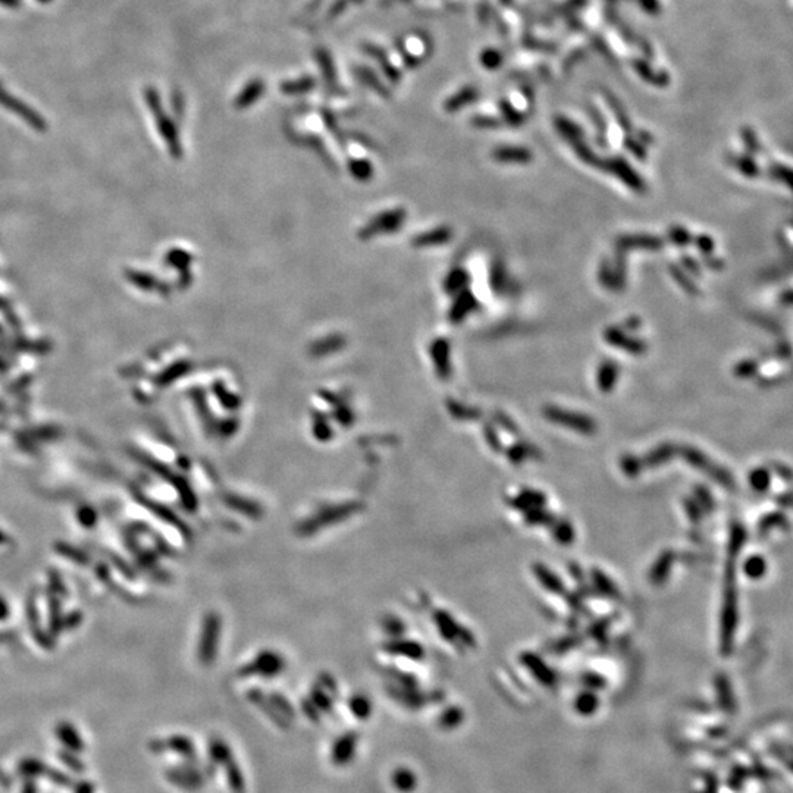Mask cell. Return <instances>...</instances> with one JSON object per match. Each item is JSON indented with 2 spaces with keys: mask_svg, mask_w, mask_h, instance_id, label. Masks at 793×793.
<instances>
[{
  "mask_svg": "<svg viewBox=\"0 0 793 793\" xmlns=\"http://www.w3.org/2000/svg\"><path fill=\"white\" fill-rule=\"evenodd\" d=\"M391 783L398 792H410L414 789L416 777L407 768H397L393 771Z\"/></svg>",
  "mask_w": 793,
  "mask_h": 793,
  "instance_id": "obj_13",
  "label": "cell"
},
{
  "mask_svg": "<svg viewBox=\"0 0 793 793\" xmlns=\"http://www.w3.org/2000/svg\"><path fill=\"white\" fill-rule=\"evenodd\" d=\"M316 60L322 68V74L325 76L326 83H328L331 87H335L337 86V72H335V65H334L330 52L325 50V49H318L316 50Z\"/></svg>",
  "mask_w": 793,
  "mask_h": 793,
  "instance_id": "obj_11",
  "label": "cell"
},
{
  "mask_svg": "<svg viewBox=\"0 0 793 793\" xmlns=\"http://www.w3.org/2000/svg\"><path fill=\"white\" fill-rule=\"evenodd\" d=\"M359 739L355 735H344L335 740L331 750V761L337 767H346L355 758Z\"/></svg>",
  "mask_w": 793,
  "mask_h": 793,
  "instance_id": "obj_3",
  "label": "cell"
},
{
  "mask_svg": "<svg viewBox=\"0 0 793 793\" xmlns=\"http://www.w3.org/2000/svg\"><path fill=\"white\" fill-rule=\"evenodd\" d=\"M39 2H41V4H49L50 0H39Z\"/></svg>",
  "mask_w": 793,
  "mask_h": 793,
  "instance_id": "obj_23",
  "label": "cell"
},
{
  "mask_svg": "<svg viewBox=\"0 0 793 793\" xmlns=\"http://www.w3.org/2000/svg\"><path fill=\"white\" fill-rule=\"evenodd\" d=\"M495 158L501 162H527L531 159V151L524 149L507 147L495 151Z\"/></svg>",
  "mask_w": 793,
  "mask_h": 793,
  "instance_id": "obj_14",
  "label": "cell"
},
{
  "mask_svg": "<svg viewBox=\"0 0 793 793\" xmlns=\"http://www.w3.org/2000/svg\"><path fill=\"white\" fill-rule=\"evenodd\" d=\"M477 309V301L476 299L472 295V292H463L460 295V299L457 300L454 309L451 310V320L453 322H460L463 320L466 316L469 313H473L475 310Z\"/></svg>",
  "mask_w": 793,
  "mask_h": 793,
  "instance_id": "obj_10",
  "label": "cell"
},
{
  "mask_svg": "<svg viewBox=\"0 0 793 793\" xmlns=\"http://www.w3.org/2000/svg\"><path fill=\"white\" fill-rule=\"evenodd\" d=\"M366 52H367V53H369V55H370L372 57L378 59V62H379V64L382 65V68H384L385 74H386V75H390V76H391V79H394V76H395V74H397V72H395V69L393 68V65L390 64V62H388V59H385V53H384V50H382V49L377 48V46L367 44V46H366Z\"/></svg>",
  "mask_w": 793,
  "mask_h": 793,
  "instance_id": "obj_18",
  "label": "cell"
},
{
  "mask_svg": "<svg viewBox=\"0 0 793 793\" xmlns=\"http://www.w3.org/2000/svg\"><path fill=\"white\" fill-rule=\"evenodd\" d=\"M468 279H469V276H468V273H466L463 269H459V271L453 272V273L449 275V279H448V290H449V291L461 290L466 284H468Z\"/></svg>",
  "mask_w": 793,
  "mask_h": 793,
  "instance_id": "obj_19",
  "label": "cell"
},
{
  "mask_svg": "<svg viewBox=\"0 0 793 793\" xmlns=\"http://www.w3.org/2000/svg\"><path fill=\"white\" fill-rule=\"evenodd\" d=\"M264 93V83L263 80H253L248 83L241 91L238 97L236 99L234 104L237 109H245V107H250L253 103H256Z\"/></svg>",
  "mask_w": 793,
  "mask_h": 793,
  "instance_id": "obj_7",
  "label": "cell"
},
{
  "mask_svg": "<svg viewBox=\"0 0 793 793\" xmlns=\"http://www.w3.org/2000/svg\"><path fill=\"white\" fill-rule=\"evenodd\" d=\"M316 86L315 79L312 76H301L299 80H294V81H285L281 84V91L285 93V95H303V93H307L312 90Z\"/></svg>",
  "mask_w": 793,
  "mask_h": 793,
  "instance_id": "obj_12",
  "label": "cell"
},
{
  "mask_svg": "<svg viewBox=\"0 0 793 793\" xmlns=\"http://www.w3.org/2000/svg\"><path fill=\"white\" fill-rule=\"evenodd\" d=\"M170 780H172L175 785H181V786H187V780H189V789H198V786L201 785V779L200 775H197V773H194L191 768H187L184 771L179 770H174L170 773Z\"/></svg>",
  "mask_w": 793,
  "mask_h": 793,
  "instance_id": "obj_15",
  "label": "cell"
},
{
  "mask_svg": "<svg viewBox=\"0 0 793 793\" xmlns=\"http://www.w3.org/2000/svg\"><path fill=\"white\" fill-rule=\"evenodd\" d=\"M625 326H626V330H629V331H637V328L641 326V320L637 318H629L625 322Z\"/></svg>",
  "mask_w": 793,
  "mask_h": 793,
  "instance_id": "obj_21",
  "label": "cell"
},
{
  "mask_svg": "<svg viewBox=\"0 0 793 793\" xmlns=\"http://www.w3.org/2000/svg\"><path fill=\"white\" fill-rule=\"evenodd\" d=\"M0 87H2V86H0Z\"/></svg>",
  "mask_w": 793,
  "mask_h": 793,
  "instance_id": "obj_24",
  "label": "cell"
},
{
  "mask_svg": "<svg viewBox=\"0 0 793 793\" xmlns=\"http://www.w3.org/2000/svg\"><path fill=\"white\" fill-rule=\"evenodd\" d=\"M663 247V240L652 236H625L616 241V253L626 255V252L633 248H642V250H660Z\"/></svg>",
  "mask_w": 793,
  "mask_h": 793,
  "instance_id": "obj_4",
  "label": "cell"
},
{
  "mask_svg": "<svg viewBox=\"0 0 793 793\" xmlns=\"http://www.w3.org/2000/svg\"><path fill=\"white\" fill-rule=\"evenodd\" d=\"M670 238H672L673 243H676V244H679V245H685V244L691 240L688 232H686L685 229H683V228H677V226L672 229Z\"/></svg>",
  "mask_w": 793,
  "mask_h": 793,
  "instance_id": "obj_20",
  "label": "cell"
},
{
  "mask_svg": "<svg viewBox=\"0 0 793 793\" xmlns=\"http://www.w3.org/2000/svg\"><path fill=\"white\" fill-rule=\"evenodd\" d=\"M355 75L359 76L360 81H363V84H366V86L370 87L372 90H375V91L381 93V95H385V93H386L385 87L379 83L378 76L372 72V69L365 68V67H359V68L355 69Z\"/></svg>",
  "mask_w": 793,
  "mask_h": 793,
  "instance_id": "obj_16",
  "label": "cell"
},
{
  "mask_svg": "<svg viewBox=\"0 0 793 793\" xmlns=\"http://www.w3.org/2000/svg\"><path fill=\"white\" fill-rule=\"evenodd\" d=\"M144 97H146V102L150 107V111L153 112L154 116H156V122H158V127H159L161 133L169 140L170 146H172V147L177 146V149H178V137L175 135V128L172 126V122L169 121V118L163 112L161 99H159V93L156 91V88L147 87L146 91H144Z\"/></svg>",
  "mask_w": 793,
  "mask_h": 793,
  "instance_id": "obj_1",
  "label": "cell"
},
{
  "mask_svg": "<svg viewBox=\"0 0 793 793\" xmlns=\"http://www.w3.org/2000/svg\"><path fill=\"white\" fill-rule=\"evenodd\" d=\"M618 378V366L614 360H605L598 367V386L602 391H610Z\"/></svg>",
  "mask_w": 793,
  "mask_h": 793,
  "instance_id": "obj_9",
  "label": "cell"
},
{
  "mask_svg": "<svg viewBox=\"0 0 793 793\" xmlns=\"http://www.w3.org/2000/svg\"><path fill=\"white\" fill-rule=\"evenodd\" d=\"M0 5L5 6V8L15 9V8H20L21 0H0Z\"/></svg>",
  "mask_w": 793,
  "mask_h": 793,
  "instance_id": "obj_22",
  "label": "cell"
},
{
  "mask_svg": "<svg viewBox=\"0 0 793 793\" xmlns=\"http://www.w3.org/2000/svg\"><path fill=\"white\" fill-rule=\"evenodd\" d=\"M0 106H4V107L8 109V111L20 115L22 119H25L29 123V126H33L34 128H37V130L44 128V121L41 119V116L37 112H34L33 109L28 107L20 99L9 95V93L5 91L2 87H0Z\"/></svg>",
  "mask_w": 793,
  "mask_h": 793,
  "instance_id": "obj_2",
  "label": "cell"
},
{
  "mask_svg": "<svg viewBox=\"0 0 793 793\" xmlns=\"http://www.w3.org/2000/svg\"><path fill=\"white\" fill-rule=\"evenodd\" d=\"M435 347H437L438 351L441 353L440 357H437L438 372H440V375L442 378H445V377L449 375V360H448L449 359V347H448V343H445L444 339H441Z\"/></svg>",
  "mask_w": 793,
  "mask_h": 793,
  "instance_id": "obj_17",
  "label": "cell"
},
{
  "mask_svg": "<svg viewBox=\"0 0 793 793\" xmlns=\"http://www.w3.org/2000/svg\"><path fill=\"white\" fill-rule=\"evenodd\" d=\"M609 170H610V172H613L616 177H618L621 181H623L629 187V189H632L633 191H636V193H644L645 191V182L628 165V162L616 159V161L610 162Z\"/></svg>",
  "mask_w": 793,
  "mask_h": 793,
  "instance_id": "obj_6",
  "label": "cell"
},
{
  "mask_svg": "<svg viewBox=\"0 0 793 793\" xmlns=\"http://www.w3.org/2000/svg\"><path fill=\"white\" fill-rule=\"evenodd\" d=\"M599 279L611 291H620L625 285V273L618 272L616 266H611L607 262H604L599 269Z\"/></svg>",
  "mask_w": 793,
  "mask_h": 793,
  "instance_id": "obj_8",
  "label": "cell"
},
{
  "mask_svg": "<svg viewBox=\"0 0 793 793\" xmlns=\"http://www.w3.org/2000/svg\"><path fill=\"white\" fill-rule=\"evenodd\" d=\"M604 337H605V339H607L609 344H611L617 348H623V350L629 351L630 354H642L648 348L644 341L632 338L618 328H609L607 331H605Z\"/></svg>",
  "mask_w": 793,
  "mask_h": 793,
  "instance_id": "obj_5",
  "label": "cell"
}]
</instances>
